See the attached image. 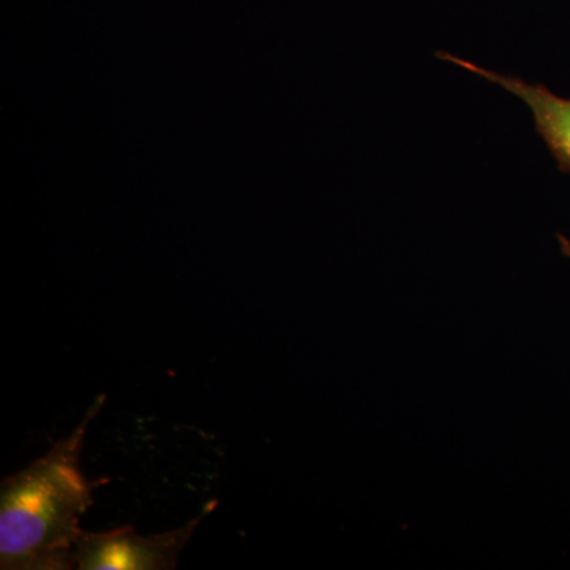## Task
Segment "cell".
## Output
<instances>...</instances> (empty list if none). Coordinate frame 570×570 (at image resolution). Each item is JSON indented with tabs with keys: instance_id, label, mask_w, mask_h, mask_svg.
Segmentation results:
<instances>
[{
	"instance_id": "7a4b0ae2",
	"label": "cell",
	"mask_w": 570,
	"mask_h": 570,
	"mask_svg": "<svg viewBox=\"0 0 570 570\" xmlns=\"http://www.w3.org/2000/svg\"><path fill=\"white\" fill-rule=\"evenodd\" d=\"M198 517L178 530L154 535L137 534L130 527L107 532H85L77 540L75 569L80 570H171L178 564L195 530Z\"/></svg>"
},
{
	"instance_id": "277c9868",
	"label": "cell",
	"mask_w": 570,
	"mask_h": 570,
	"mask_svg": "<svg viewBox=\"0 0 570 570\" xmlns=\"http://www.w3.org/2000/svg\"><path fill=\"white\" fill-rule=\"evenodd\" d=\"M557 238L558 243H560V249L562 255H564V257L569 258L570 261V239L566 238V236L561 234H558Z\"/></svg>"
},
{
	"instance_id": "3957f363",
	"label": "cell",
	"mask_w": 570,
	"mask_h": 570,
	"mask_svg": "<svg viewBox=\"0 0 570 570\" xmlns=\"http://www.w3.org/2000/svg\"><path fill=\"white\" fill-rule=\"evenodd\" d=\"M436 58L463 67L523 100L531 110L535 132L549 148L558 170L570 175V99L557 96L542 82H527L520 77L487 70L450 52L439 51Z\"/></svg>"
},
{
	"instance_id": "6da1fadb",
	"label": "cell",
	"mask_w": 570,
	"mask_h": 570,
	"mask_svg": "<svg viewBox=\"0 0 570 570\" xmlns=\"http://www.w3.org/2000/svg\"><path fill=\"white\" fill-rule=\"evenodd\" d=\"M105 395L94 400L80 425L41 459L0 485V569H75L80 519L94 504L96 482L81 469L86 434Z\"/></svg>"
}]
</instances>
